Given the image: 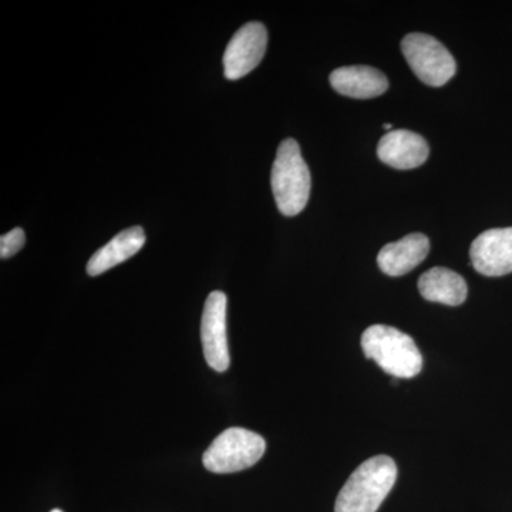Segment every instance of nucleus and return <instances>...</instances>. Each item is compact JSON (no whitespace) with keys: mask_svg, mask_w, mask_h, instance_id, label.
Wrapping results in <instances>:
<instances>
[{"mask_svg":"<svg viewBox=\"0 0 512 512\" xmlns=\"http://www.w3.org/2000/svg\"><path fill=\"white\" fill-rule=\"evenodd\" d=\"M397 480V466L389 456L369 458L353 471L336 498L335 512H376Z\"/></svg>","mask_w":512,"mask_h":512,"instance_id":"1","label":"nucleus"},{"mask_svg":"<svg viewBox=\"0 0 512 512\" xmlns=\"http://www.w3.org/2000/svg\"><path fill=\"white\" fill-rule=\"evenodd\" d=\"M419 291L426 301L460 306L466 302L468 288L463 276L443 266H436L420 276Z\"/></svg>","mask_w":512,"mask_h":512,"instance_id":"13","label":"nucleus"},{"mask_svg":"<svg viewBox=\"0 0 512 512\" xmlns=\"http://www.w3.org/2000/svg\"><path fill=\"white\" fill-rule=\"evenodd\" d=\"M329 82L336 92L352 99H373L389 89L384 73L370 66L339 67L330 73Z\"/></svg>","mask_w":512,"mask_h":512,"instance_id":"11","label":"nucleus"},{"mask_svg":"<svg viewBox=\"0 0 512 512\" xmlns=\"http://www.w3.org/2000/svg\"><path fill=\"white\" fill-rule=\"evenodd\" d=\"M268 30L259 22H249L229 40L224 55L225 77L238 80L251 73L264 59Z\"/></svg>","mask_w":512,"mask_h":512,"instance_id":"7","label":"nucleus"},{"mask_svg":"<svg viewBox=\"0 0 512 512\" xmlns=\"http://www.w3.org/2000/svg\"><path fill=\"white\" fill-rule=\"evenodd\" d=\"M377 156L396 170H413L426 163L430 147L420 134L410 130H392L380 138Z\"/></svg>","mask_w":512,"mask_h":512,"instance_id":"9","label":"nucleus"},{"mask_svg":"<svg viewBox=\"0 0 512 512\" xmlns=\"http://www.w3.org/2000/svg\"><path fill=\"white\" fill-rule=\"evenodd\" d=\"M50 512H63V511L62 510H57V508H56V510H52Z\"/></svg>","mask_w":512,"mask_h":512,"instance_id":"16","label":"nucleus"},{"mask_svg":"<svg viewBox=\"0 0 512 512\" xmlns=\"http://www.w3.org/2000/svg\"><path fill=\"white\" fill-rule=\"evenodd\" d=\"M271 185L276 207L286 217H295L305 210L311 195V171L293 138H286L279 144L272 165Z\"/></svg>","mask_w":512,"mask_h":512,"instance_id":"3","label":"nucleus"},{"mask_svg":"<svg viewBox=\"0 0 512 512\" xmlns=\"http://www.w3.org/2000/svg\"><path fill=\"white\" fill-rule=\"evenodd\" d=\"M362 349L367 359L375 360L383 372L396 379H412L423 369V356L416 342L392 326L367 328L362 336Z\"/></svg>","mask_w":512,"mask_h":512,"instance_id":"2","label":"nucleus"},{"mask_svg":"<svg viewBox=\"0 0 512 512\" xmlns=\"http://www.w3.org/2000/svg\"><path fill=\"white\" fill-rule=\"evenodd\" d=\"M429 252V238L420 232H414L400 241L384 245L377 256V265L383 274L396 278L413 271L427 258Z\"/></svg>","mask_w":512,"mask_h":512,"instance_id":"10","label":"nucleus"},{"mask_svg":"<svg viewBox=\"0 0 512 512\" xmlns=\"http://www.w3.org/2000/svg\"><path fill=\"white\" fill-rule=\"evenodd\" d=\"M25 241V231L22 228H15L8 234H3L0 237V258L8 259L10 256L18 254L25 245Z\"/></svg>","mask_w":512,"mask_h":512,"instance_id":"14","label":"nucleus"},{"mask_svg":"<svg viewBox=\"0 0 512 512\" xmlns=\"http://www.w3.org/2000/svg\"><path fill=\"white\" fill-rule=\"evenodd\" d=\"M201 340L208 366L215 372L228 370L231 356L227 339V295L224 292H211L205 301Z\"/></svg>","mask_w":512,"mask_h":512,"instance_id":"6","label":"nucleus"},{"mask_svg":"<svg viewBox=\"0 0 512 512\" xmlns=\"http://www.w3.org/2000/svg\"><path fill=\"white\" fill-rule=\"evenodd\" d=\"M144 244H146V234H144L143 228L124 229L90 258L89 264H87V274L99 276L110 271L114 266L136 255L144 247Z\"/></svg>","mask_w":512,"mask_h":512,"instance_id":"12","label":"nucleus"},{"mask_svg":"<svg viewBox=\"0 0 512 512\" xmlns=\"http://www.w3.org/2000/svg\"><path fill=\"white\" fill-rule=\"evenodd\" d=\"M402 52L414 74L431 87L444 86L456 74V60L433 36L410 33L402 40Z\"/></svg>","mask_w":512,"mask_h":512,"instance_id":"5","label":"nucleus"},{"mask_svg":"<svg viewBox=\"0 0 512 512\" xmlns=\"http://www.w3.org/2000/svg\"><path fill=\"white\" fill-rule=\"evenodd\" d=\"M265 450L264 437L242 427H231L212 441L202 456V463L211 473H238L255 466Z\"/></svg>","mask_w":512,"mask_h":512,"instance_id":"4","label":"nucleus"},{"mask_svg":"<svg viewBox=\"0 0 512 512\" xmlns=\"http://www.w3.org/2000/svg\"><path fill=\"white\" fill-rule=\"evenodd\" d=\"M471 265L484 276H504L512 272V227L484 231L470 248Z\"/></svg>","mask_w":512,"mask_h":512,"instance_id":"8","label":"nucleus"},{"mask_svg":"<svg viewBox=\"0 0 512 512\" xmlns=\"http://www.w3.org/2000/svg\"><path fill=\"white\" fill-rule=\"evenodd\" d=\"M384 128H386V130H390V128H392V126H390V124H384Z\"/></svg>","mask_w":512,"mask_h":512,"instance_id":"15","label":"nucleus"}]
</instances>
